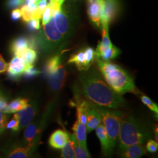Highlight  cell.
Listing matches in <instances>:
<instances>
[{
	"label": "cell",
	"instance_id": "24",
	"mask_svg": "<svg viewBox=\"0 0 158 158\" xmlns=\"http://www.w3.org/2000/svg\"><path fill=\"white\" fill-rule=\"evenodd\" d=\"M60 157L63 158H75L73 143V141L69 138V139L67 143L62 148Z\"/></svg>",
	"mask_w": 158,
	"mask_h": 158
},
{
	"label": "cell",
	"instance_id": "35",
	"mask_svg": "<svg viewBox=\"0 0 158 158\" xmlns=\"http://www.w3.org/2000/svg\"><path fill=\"white\" fill-rule=\"evenodd\" d=\"M22 17L21 10L17 8L11 12V18L13 21H17Z\"/></svg>",
	"mask_w": 158,
	"mask_h": 158
},
{
	"label": "cell",
	"instance_id": "8",
	"mask_svg": "<svg viewBox=\"0 0 158 158\" xmlns=\"http://www.w3.org/2000/svg\"><path fill=\"white\" fill-rule=\"evenodd\" d=\"M26 67V64L22 57L14 56L7 68L8 76L13 80H18L22 76Z\"/></svg>",
	"mask_w": 158,
	"mask_h": 158
},
{
	"label": "cell",
	"instance_id": "26",
	"mask_svg": "<svg viewBox=\"0 0 158 158\" xmlns=\"http://www.w3.org/2000/svg\"><path fill=\"white\" fill-rule=\"evenodd\" d=\"M21 11L22 13L23 21L25 22H28L31 19L35 18V14L36 10L34 11L27 5H24L22 6Z\"/></svg>",
	"mask_w": 158,
	"mask_h": 158
},
{
	"label": "cell",
	"instance_id": "13",
	"mask_svg": "<svg viewBox=\"0 0 158 158\" xmlns=\"http://www.w3.org/2000/svg\"><path fill=\"white\" fill-rule=\"evenodd\" d=\"M69 136L66 131L57 130L54 131L49 139V144L55 149H62L67 143Z\"/></svg>",
	"mask_w": 158,
	"mask_h": 158
},
{
	"label": "cell",
	"instance_id": "17",
	"mask_svg": "<svg viewBox=\"0 0 158 158\" xmlns=\"http://www.w3.org/2000/svg\"><path fill=\"white\" fill-rule=\"evenodd\" d=\"M73 134L80 145L87 149V131L85 125L77 120L74 124L72 128Z\"/></svg>",
	"mask_w": 158,
	"mask_h": 158
},
{
	"label": "cell",
	"instance_id": "32",
	"mask_svg": "<svg viewBox=\"0 0 158 158\" xmlns=\"http://www.w3.org/2000/svg\"><path fill=\"white\" fill-rule=\"evenodd\" d=\"M147 141L148 142L146 146L147 151L151 153L156 152L158 151V142L151 139H149Z\"/></svg>",
	"mask_w": 158,
	"mask_h": 158
},
{
	"label": "cell",
	"instance_id": "38",
	"mask_svg": "<svg viewBox=\"0 0 158 158\" xmlns=\"http://www.w3.org/2000/svg\"><path fill=\"white\" fill-rule=\"evenodd\" d=\"M8 106L7 100L6 97L0 98V111L5 113Z\"/></svg>",
	"mask_w": 158,
	"mask_h": 158
},
{
	"label": "cell",
	"instance_id": "36",
	"mask_svg": "<svg viewBox=\"0 0 158 158\" xmlns=\"http://www.w3.org/2000/svg\"><path fill=\"white\" fill-rule=\"evenodd\" d=\"M8 63L6 62V60L1 55H0V72L3 73L6 72L8 68Z\"/></svg>",
	"mask_w": 158,
	"mask_h": 158
},
{
	"label": "cell",
	"instance_id": "5",
	"mask_svg": "<svg viewBox=\"0 0 158 158\" xmlns=\"http://www.w3.org/2000/svg\"><path fill=\"white\" fill-rule=\"evenodd\" d=\"M118 0H104V6L101 18V27L109 26V23L117 14Z\"/></svg>",
	"mask_w": 158,
	"mask_h": 158
},
{
	"label": "cell",
	"instance_id": "19",
	"mask_svg": "<svg viewBox=\"0 0 158 158\" xmlns=\"http://www.w3.org/2000/svg\"><path fill=\"white\" fill-rule=\"evenodd\" d=\"M69 138L73 141V143L74 151L75 154V158H91L90 154L89 152L88 149H85L77 140L76 136L73 134L68 133Z\"/></svg>",
	"mask_w": 158,
	"mask_h": 158
},
{
	"label": "cell",
	"instance_id": "16",
	"mask_svg": "<svg viewBox=\"0 0 158 158\" xmlns=\"http://www.w3.org/2000/svg\"><path fill=\"white\" fill-rule=\"evenodd\" d=\"M41 132V129L34 123H30L26 127L24 132V141L27 146L32 148L34 146L35 140Z\"/></svg>",
	"mask_w": 158,
	"mask_h": 158
},
{
	"label": "cell",
	"instance_id": "10",
	"mask_svg": "<svg viewBox=\"0 0 158 158\" xmlns=\"http://www.w3.org/2000/svg\"><path fill=\"white\" fill-rule=\"evenodd\" d=\"M37 105L35 103H32L29 104L26 107L15 113L19 119L20 130L25 128L31 123L37 113Z\"/></svg>",
	"mask_w": 158,
	"mask_h": 158
},
{
	"label": "cell",
	"instance_id": "20",
	"mask_svg": "<svg viewBox=\"0 0 158 158\" xmlns=\"http://www.w3.org/2000/svg\"><path fill=\"white\" fill-rule=\"evenodd\" d=\"M62 64L61 57L59 55L51 57L46 62L45 66V73L48 76L55 72Z\"/></svg>",
	"mask_w": 158,
	"mask_h": 158
},
{
	"label": "cell",
	"instance_id": "27",
	"mask_svg": "<svg viewBox=\"0 0 158 158\" xmlns=\"http://www.w3.org/2000/svg\"><path fill=\"white\" fill-rule=\"evenodd\" d=\"M40 72H41L40 70H38L34 66V64L27 65L25 67L23 76L27 79H31L38 76L39 74L40 73Z\"/></svg>",
	"mask_w": 158,
	"mask_h": 158
},
{
	"label": "cell",
	"instance_id": "33",
	"mask_svg": "<svg viewBox=\"0 0 158 158\" xmlns=\"http://www.w3.org/2000/svg\"><path fill=\"white\" fill-rule=\"evenodd\" d=\"M28 28L30 30L34 31V30H38L40 28V19L34 18L31 19L28 22Z\"/></svg>",
	"mask_w": 158,
	"mask_h": 158
},
{
	"label": "cell",
	"instance_id": "31",
	"mask_svg": "<svg viewBox=\"0 0 158 158\" xmlns=\"http://www.w3.org/2000/svg\"><path fill=\"white\" fill-rule=\"evenodd\" d=\"M8 123V118L6 113L0 111V135L4 132Z\"/></svg>",
	"mask_w": 158,
	"mask_h": 158
},
{
	"label": "cell",
	"instance_id": "37",
	"mask_svg": "<svg viewBox=\"0 0 158 158\" xmlns=\"http://www.w3.org/2000/svg\"><path fill=\"white\" fill-rule=\"evenodd\" d=\"M47 4H48V0H40V2L38 3L37 10L40 13L42 14Z\"/></svg>",
	"mask_w": 158,
	"mask_h": 158
},
{
	"label": "cell",
	"instance_id": "22",
	"mask_svg": "<svg viewBox=\"0 0 158 158\" xmlns=\"http://www.w3.org/2000/svg\"><path fill=\"white\" fill-rule=\"evenodd\" d=\"M120 53L121 51L118 48L113 45L111 48H108L106 51H104L99 56L98 59H100L104 62H107L118 56Z\"/></svg>",
	"mask_w": 158,
	"mask_h": 158
},
{
	"label": "cell",
	"instance_id": "25",
	"mask_svg": "<svg viewBox=\"0 0 158 158\" xmlns=\"http://www.w3.org/2000/svg\"><path fill=\"white\" fill-rule=\"evenodd\" d=\"M102 40L98 45L104 48H111L113 45L110 40L109 34H108V26L102 27Z\"/></svg>",
	"mask_w": 158,
	"mask_h": 158
},
{
	"label": "cell",
	"instance_id": "30",
	"mask_svg": "<svg viewBox=\"0 0 158 158\" xmlns=\"http://www.w3.org/2000/svg\"><path fill=\"white\" fill-rule=\"evenodd\" d=\"M6 128L12 130V131H15V132L19 131L20 130V129H19V119H18L16 113L14 114V117L12 118L11 120L9 123H7Z\"/></svg>",
	"mask_w": 158,
	"mask_h": 158
},
{
	"label": "cell",
	"instance_id": "15",
	"mask_svg": "<svg viewBox=\"0 0 158 158\" xmlns=\"http://www.w3.org/2000/svg\"><path fill=\"white\" fill-rule=\"evenodd\" d=\"M118 152L121 158H139L145 154V149L143 145L135 144L125 148Z\"/></svg>",
	"mask_w": 158,
	"mask_h": 158
},
{
	"label": "cell",
	"instance_id": "1",
	"mask_svg": "<svg viewBox=\"0 0 158 158\" xmlns=\"http://www.w3.org/2000/svg\"><path fill=\"white\" fill-rule=\"evenodd\" d=\"M79 91L88 101L104 107L118 109L126 105L123 97L115 93L94 68L79 75Z\"/></svg>",
	"mask_w": 158,
	"mask_h": 158
},
{
	"label": "cell",
	"instance_id": "7",
	"mask_svg": "<svg viewBox=\"0 0 158 158\" xmlns=\"http://www.w3.org/2000/svg\"><path fill=\"white\" fill-rule=\"evenodd\" d=\"M68 72L62 64L55 72L48 76L49 85L52 90L59 91L62 89L66 82Z\"/></svg>",
	"mask_w": 158,
	"mask_h": 158
},
{
	"label": "cell",
	"instance_id": "2",
	"mask_svg": "<svg viewBox=\"0 0 158 158\" xmlns=\"http://www.w3.org/2000/svg\"><path fill=\"white\" fill-rule=\"evenodd\" d=\"M152 136V131L141 120L123 113L120 118L118 151L135 144L143 145Z\"/></svg>",
	"mask_w": 158,
	"mask_h": 158
},
{
	"label": "cell",
	"instance_id": "43",
	"mask_svg": "<svg viewBox=\"0 0 158 158\" xmlns=\"http://www.w3.org/2000/svg\"><path fill=\"white\" fill-rule=\"evenodd\" d=\"M0 73H1V72H0Z\"/></svg>",
	"mask_w": 158,
	"mask_h": 158
},
{
	"label": "cell",
	"instance_id": "41",
	"mask_svg": "<svg viewBox=\"0 0 158 158\" xmlns=\"http://www.w3.org/2000/svg\"><path fill=\"white\" fill-rule=\"evenodd\" d=\"M55 1L58 4H59L60 5H62V4L64 2V0H55Z\"/></svg>",
	"mask_w": 158,
	"mask_h": 158
},
{
	"label": "cell",
	"instance_id": "18",
	"mask_svg": "<svg viewBox=\"0 0 158 158\" xmlns=\"http://www.w3.org/2000/svg\"><path fill=\"white\" fill-rule=\"evenodd\" d=\"M29 104V100L27 98H18L10 102L6 110V114L15 113L26 107Z\"/></svg>",
	"mask_w": 158,
	"mask_h": 158
},
{
	"label": "cell",
	"instance_id": "29",
	"mask_svg": "<svg viewBox=\"0 0 158 158\" xmlns=\"http://www.w3.org/2000/svg\"><path fill=\"white\" fill-rule=\"evenodd\" d=\"M53 14V8L51 4H49L46 6L42 13V25H44L46 23H48L50 20Z\"/></svg>",
	"mask_w": 158,
	"mask_h": 158
},
{
	"label": "cell",
	"instance_id": "34",
	"mask_svg": "<svg viewBox=\"0 0 158 158\" xmlns=\"http://www.w3.org/2000/svg\"><path fill=\"white\" fill-rule=\"evenodd\" d=\"M25 4V0H8L7 6L10 8H14L22 6Z\"/></svg>",
	"mask_w": 158,
	"mask_h": 158
},
{
	"label": "cell",
	"instance_id": "6",
	"mask_svg": "<svg viewBox=\"0 0 158 158\" xmlns=\"http://www.w3.org/2000/svg\"><path fill=\"white\" fill-rule=\"evenodd\" d=\"M36 47V42L34 38L19 37L14 40L10 46V51L14 56L21 57L23 52L28 48L35 49Z\"/></svg>",
	"mask_w": 158,
	"mask_h": 158
},
{
	"label": "cell",
	"instance_id": "21",
	"mask_svg": "<svg viewBox=\"0 0 158 158\" xmlns=\"http://www.w3.org/2000/svg\"><path fill=\"white\" fill-rule=\"evenodd\" d=\"M31 149L32 148L28 146L15 147L8 154L7 157L10 158H28Z\"/></svg>",
	"mask_w": 158,
	"mask_h": 158
},
{
	"label": "cell",
	"instance_id": "14",
	"mask_svg": "<svg viewBox=\"0 0 158 158\" xmlns=\"http://www.w3.org/2000/svg\"><path fill=\"white\" fill-rule=\"evenodd\" d=\"M68 63L74 64L80 72L85 71L91 66L87 59L85 49L72 55L69 59Z\"/></svg>",
	"mask_w": 158,
	"mask_h": 158
},
{
	"label": "cell",
	"instance_id": "40",
	"mask_svg": "<svg viewBox=\"0 0 158 158\" xmlns=\"http://www.w3.org/2000/svg\"><path fill=\"white\" fill-rule=\"evenodd\" d=\"M4 97H6V96L4 95V93L2 92V91L0 89V98H4Z\"/></svg>",
	"mask_w": 158,
	"mask_h": 158
},
{
	"label": "cell",
	"instance_id": "4",
	"mask_svg": "<svg viewBox=\"0 0 158 158\" xmlns=\"http://www.w3.org/2000/svg\"><path fill=\"white\" fill-rule=\"evenodd\" d=\"M91 104L102 117V123L106 130L111 148L114 150L118 143L120 118L123 112L97 106L93 102Z\"/></svg>",
	"mask_w": 158,
	"mask_h": 158
},
{
	"label": "cell",
	"instance_id": "23",
	"mask_svg": "<svg viewBox=\"0 0 158 158\" xmlns=\"http://www.w3.org/2000/svg\"><path fill=\"white\" fill-rule=\"evenodd\" d=\"M20 57L24 60L26 66L34 64L38 59V54L36 51L32 48H28L23 52Z\"/></svg>",
	"mask_w": 158,
	"mask_h": 158
},
{
	"label": "cell",
	"instance_id": "9",
	"mask_svg": "<svg viewBox=\"0 0 158 158\" xmlns=\"http://www.w3.org/2000/svg\"><path fill=\"white\" fill-rule=\"evenodd\" d=\"M104 6V0H89L87 11L91 21L97 27H101V18Z\"/></svg>",
	"mask_w": 158,
	"mask_h": 158
},
{
	"label": "cell",
	"instance_id": "12",
	"mask_svg": "<svg viewBox=\"0 0 158 158\" xmlns=\"http://www.w3.org/2000/svg\"><path fill=\"white\" fill-rule=\"evenodd\" d=\"M90 108L87 114L86 131L87 133H90L96 130V128L102 123V117L96 108L93 107L91 102H89Z\"/></svg>",
	"mask_w": 158,
	"mask_h": 158
},
{
	"label": "cell",
	"instance_id": "11",
	"mask_svg": "<svg viewBox=\"0 0 158 158\" xmlns=\"http://www.w3.org/2000/svg\"><path fill=\"white\" fill-rule=\"evenodd\" d=\"M96 135L99 139L101 147L102 153L104 156H111L113 152V150L110 146V140L108 136L106 130L102 124H100L96 128Z\"/></svg>",
	"mask_w": 158,
	"mask_h": 158
},
{
	"label": "cell",
	"instance_id": "3",
	"mask_svg": "<svg viewBox=\"0 0 158 158\" xmlns=\"http://www.w3.org/2000/svg\"><path fill=\"white\" fill-rule=\"evenodd\" d=\"M96 62L103 79L115 93L121 96L127 93L141 94L132 77L124 69L110 61L104 62L97 59Z\"/></svg>",
	"mask_w": 158,
	"mask_h": 158
},
{
	"label": "cell",
	"instance_id": "28",
	"mask_svg": "<svg viewBox=\"0 0 158 158\" xmlns=\"http://www.w3.org/2000/svg\"><path fill=\"white\" fill-rule=\"evenodd\" d=\"M141 100L142 102L145 106H147L149 110H151V111H152L154 113H155L156 114H158V105L153 102L152 100H151L148 97L144 96V95H142L141 97Z\"/></svg>",
	"mask_w": 158,
	"mask_h": 158
},
{
	"label": "cell",
	"instance_id": "42",
	"mask_svg": "<svg viewBox=\"0 0 158 158\" xmlns=\"http://www.w3.org/2000/svg\"><path fill=\"white\" fill-rule=\"evenodd\" d=\"M34 1H35V3H36L37 4H38V3L40 2V0H34Z\"/></svg>",
	"mask_w": 158,
	"mask_h": 158
},
{
	"label": "cell",
	"instance_id": "39",
	"mask_svg": "<svg viewBox=\"0 0 158 158\" xmlns=\"http://www.w3.org/2000/svg\"><path fill=\"white\" fill-rule=\"evenodd\" d=\"M153 132H154V135H155V141L158 142V125H155L153 127Z\"/></svg>",
	"mask_w": 158,
	"mask_h": 158
}]
</instances>
